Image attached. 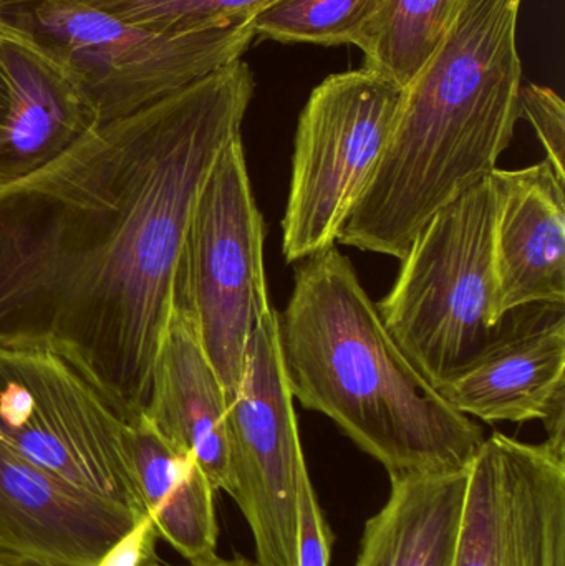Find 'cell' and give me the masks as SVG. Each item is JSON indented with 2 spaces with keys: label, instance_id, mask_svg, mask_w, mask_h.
<instances>
[{
  "label": "cell",
  "instance_id": "1",
  "mask_svg": "<svg viewBox=\"0 0 565 566\" xmlns=\"http://www.w3.org/2000/svg\"><path fill=\"white\" fill-rule=\"evenodd\" d=\"M254 90L236 60L0 182V346L55 353L145 415L192 211Z\"/></svg>",
  "mask_w": 565,
  "mask_h": 566
},
{
  "label": "cell",
  "instance_id": "2",
  "mask_svg": "<svg viewBox=\"0 0 565 566\" xmlns=\"http://www.w3.org/2000/svg\"><path fill=\"white\" fill-rule=\"evenodd\" d=\"M523 0H461L405 86L397 125L337 244L401 259L437 212L498 168L521 118Z\"/></svg>",
  "mask_w": 565,
  "mask_h": 566
},
{
  "label": "cell",
  "instance_id": "3",
  "mask_svg": "<svg viewBox=\"0 0 565 566\" xmlns=\"http://www.w3.org/2000/svg\"><path fill=\"white\" fill-rule=\"evenodd\" d=\"M279 329L294 399L332 419L388 478L470 468L483 429L408 359L337 245L301 262Z\"/></svg>",
  "mask_w": 565,
  "mask_h": 566
},
{
  "label": "cell",
  "instance_id": "4",
  "mask_svg": "<svg viewBox=\"0 0 565 566\" xmlns=\"http://www.w3.org/2000/svg\"><path fill=\"white\" fill-rule=\"evenodd\" d=\"M490 176L433 216L401 259L381 319L435 386L473 365L506 328L496 312Z\"/></svg>",
  "mask_w": 565,
  "mask_h": 566
},
{
  "label": "cell",
  "instance_id": "5",
  "mask_svg": "<svg viewBox=\"0 0 565 566\" xmlns=\"http://www.w3.org/2000/svg\"><path fill=\"white\" fill-rule=\"evenodd\" d=\"M0 15L32 33L69 70L100 125L125 118L242 59L252 20L165 33L83 0H19Z\"/></svg>",
  "mask_w": 565,
  "mask_h": 566
},
{
  "label": "cell",
  "instance_id": "6",
  "mask_svg": "<svg viewBox=\"0 0 565 566\" xmlns=\"http://www.w3.org/2000/svg\"><path fill=\"white\" fill-rule=\"evenodd\" d=\"M264 238L239 136L199 195L175 285V303L191 316L228 402L241 382L252 332L272 308Z\"/></svg>",
  "mask_w": 565,
  "mask_h": 566
},
{
  "label": "cell",
  "instance_id": "7",
  "mask_svg": "<svg viewBox=\"0 0 565 566\" xmlns=\"http://www.w3.org/2000/svg\"><path fill=\"white\" fill-rule=\"evenodd\" d=\"M0 438L75 488L148 515L128 422L55 353L0 346Z\"/></svg>",
  "mask_w": 565,
  "mask_h": 566
},
{
  "label": "cell",
  "instance_id": "8",
  "mask_svg": "<svg viewBox=\"0 0 565 566\" xmlns=\"http://www.w3.org/2000/svg\"><path fill=\"white\" fill-rule=\"evenodd\" d=\"M405 88L372 70L328 75L312 90L294 139L282 254L302 262L337 245L397 125Z\"/></svg>",
  "mask_w": 565,
  "mask_h": 566
},
{
  "label": "cell",
  "instance_id": "9",
  "mask_svg": "<svg viewBox=\"0 0 565 566\" xmlns=\"http://www.w3.org/2000/svg\"><path fill=\"white\" fill-rule=\"evenodd\" d=\"M231 495L252 532L255 562L297 566L299 482L307 471L274 306L252 332L228 402Z\"/></svg>",
  "mask_w": 565,
  "mask_h": 566
},
{
  "label": "cell",
  "instance_id": "10",
  "mask_svg": "<svg viewBox=\"0 0 565 566\" xmlns=\"http://www.w3.org/2000/svg\"><path fill=\"white\" fill-rule=\"evenodd\" d=\"M453 566H565V458L494 432L468 469Z\"/></svg>",
  "mask_w": 565,
  "mask_h": 566
},
{
  "label": "cell",
  "instance_id": "11",
  "mask_svg": "<svg viewBox=\"0 0 565 566\" xmlns=\"http://www.w3.org/2000/svg\"><path fill=\"white\" fill-rule=\"evenodd\" d=\"M143 518L75 488L0 438V548L96 566Z\"/></svg>",
  "mask_w": 565,
  "mask_h": 566
},
{
  "label": "cell",
  "instance_id": "12",
  "mask_svg": "<svg viewBox=\"0 0 565 566\" xmlns=\"http://www.w3.org/2000/svg\"><path fill=\"white\" fill-rule=\"evenodd\" d=\"M438 391L451 408L488 424L543 421L565 396L564 305L510 313L503 335Z\"/></svg>",
  "mask_w": 565,
  "mask_h": 566
},
{
  "label": "cell",
  "instance_id": "13",
  "mask_svg": "<svg viewBox=\"0 0 565 566\" xmlns=\"http://www.w3.org/2000/svg\"><path fill=\"white\" fill-rule=\"evenodd\" d=\"M494 281L501 319L516 310L565 303V179L547 159L494 169Z\"/></svg>",
  "mask_w": 565,
  "mask_h": 566
},
{
  "label": "cell",
  "instance_id": "14",
  "mask_svg": "<svg viewBox=\"0 0 565 566\" xmlns=\"http://www.w3.org/2000/svg\"><path fill=\"white\" fill-rule=\"evenodd\" d=\"M0 66L10 108L0 138V182L39 171L98 128L88 99L32 33L0 15Z\"/></svg>",
  "mask_w": 565,
  "mask_h": 566
},
{
  "label": "cell",
  "instance_id": "15",
  "mask_svg": "<svg viewBox=\"0 0 565 566\" xmlns=\"http://www.w3.org/2000/svg\"><path fill=\"white\" fill-rule=\"evenodd\" d=\"M145 416L163 438L195 455L216 491L231 492L228 398L191 316L176 303Z\"/></svg>",
  "mask_w": 565,
  "mask_h": 566
},
{
  "label": "cell",
  "instance_id": "16",
  "mask_svg": "<svg viewBox=\"0 0 565 566\" xmlns=\"http://www.w3.org/2000/svg\"><path fill=\"white\" fill-rule=\"evenodd\" d=\"M468 469L391 475L387 502L365 524L355 566H453Z\"/></svg>",
  "mask_w": 565,
  "mask_h": 566
},
{
  "label": "cell",
  "instance_id": "17",
  "mask_svg": "<svg viewBox=\"0 0 565 566\" xmlns=\"http://www.w3.org/2000/svg\"><path fill=\"white\" fill-rule=\"evenodd\" d=\"M129 424V449L146 511L165 538L188 562L216 557L215 485L195 455L172 446L145 415Z\"/></svg>",
  "mask_w": 565,
  "mask_h": 566
},
{
  "label": "cell",
  "instance_id": "18",
  "mask_svg": "<svg viewBox=\"0 0 565 566\" xmlns=\"http://www.w3.org/2000/svg\"><path fill=\"white\" fill-rule=\"evenodd\" d=\"M461 0H385L364 53V69L401 88L433 55L457 19Z\"/></svg>",
  "mask_w": 565,
  "mask_h": 566
},
{
  "label": "cell",
  "instance_id": "19",
  "mask_svg": "<svg viewBox=\"0 0 565 566\" xmlns=\"http://www.w3.org/2000/svg\"><path fill=\"white\" fill-rule=\"evenodd\" d=\"M385 0H279L252 19L254 39L364 49Z\"/></svg>",
  "mask_w": 565,
  "mask_h": 566
},
{
  "label": "cell",
  "instance_id": "20",
  "mask_svg": "<svg viewBox=\"0 0 565 566\" xmlns=\"http://www.w3.org/2000/svg\"><path fill=\"white\" fill-rule=\"evenodd\" d=\"M123 22L165 33L245 22L279 0H83Z\"/></svg>",
  "mask_w": 565,
  "mask_h": 566
},
{
  "label": "cell",
  "instance_id": "21",
  "mask_svg": "<svg viewBox=\"0 0 565 566\" xmlns=\"http://www.w3.org/2000/svg\"><path fill=\"white\" fill-rule=\"evenodd\" d=\"M520 112L526 116L546 149V159L565 179V105L564 99L547 86H521Z\"/></svg>",
  "mask_w": 565,
  "mask_h": 566
},
{
  "label": "cell",
  "instance_id": "22",
  "mask_svg": "<svg viewBox=\"0 0 565 566\" xmlns=\"http://www.w3.org/2000/svg\"><path fill=\"white\" fill-rule=\"evenodd\" d=\"M335 535L322 512L308 471L299 482L297 566H331Z\"/></svg>",
  "mask_w": 565,
  "mask_h": 566
},
{
  "label": "cell",
  "instance_id": "23",
  "mask_svg": "<svg viewBox=\"0 0 565 566\" xmlns=\"http://www.w3.org/2000/svg\"><path fill=\"white\" fill-rule=\"evenodd\" d=\"M158 541V528L153 518L146 515L96 566H161Z\"/></svg>",
  "mask_w": 565,
  "mask_h": 566
},
{
  "label": "cell",
  "instance_id": "24",
  "mask_svg": "<svg viewBox=\"0 0 565 566\" xmlns=\"http://www.w3.org/2000/svg\"><path fill=\"white\" fill-rule=\"evenodd\" d=\"M546 426V444L561 458H565V396L554 402L543 419Z\"/></svg>",
  "mask_w": 565,
  "mask_h": 566
},
{
  "label": "cell",
  "instance_id": "25",
  "mask_svg": "<svg viewBox=\"0 0 565 566\" xmlns=\"http://www.w3.org/2000/svg\"><path fill=\"white\" fill-rule=\"evenodd\" d=\"M0 566H66L32 557V555L19 554V552L3 551L0 548Z\"/></svg>",
  "mask_w": 565,
  "mask_h": 566
},
{
  "label": "cell",
  "instance_id": "26",
  "mask_svg": "<svg viewBox=\"0 0 565 566\" xmlns=\"http://www.w3.org/2000/svg\"><path fill=\"white\" fill-rule=\"evenodd\" d=\"M161 566H168L163 564ZM182 566H262L258 564L255 560H249V558L244 557H234V558H221L216 555V557L209 558V560L202 562H189V565Z\"/></svg>",
  "mask_w": 565,
  "mask_h": 566
},
{
  "label": "cell",
  "instance_id": "27",
  "mask_svg": "<svg viewBox=\"0 0 565 566\" xmlns=\"http://www.w3.org/2000/svg\"><path fill=\"white\" fill-rule=\"evenodd\" d=\"M10 95L9 85H7L6 75L0 66V138H2L3 128H6L7 116H9Z\"/></svg>",
  "mask_w": 565,
  "mask_h": 566
},
{
  "label": "cell",
  "instance_id": "28",
  "mask_svg": "<svg viewBox=\"0 0 565 566\" xmlns=\"http://www.w3.org/2000/svg\"><path fill=\"white\" fill-rule=\"evenodd\" d=\"M10 2H19V0H0V6H3V3H10Z\"/></svg>",
  "mask_w": 565,
  "mask_h": 566
}]
</instances>
